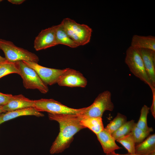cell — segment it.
<instances>
[{
    "label": "cell",
    "mask_w": 155,
    "mask_h": 155,
    "mask_svg": "<svg viewBox=\"0 0 155 155\" xmlns=\"http://www.w3.org/2000/svg\"><path fill=\"white\" fill-rule=\"evenodd\" d=\"M136 124L135 123L131 132L133 135L135 143L139 144L143 142L150 133L153 131V129L152 127L149 130H144L137 127Z\"/></svg>",
    "instance_id": "obj_24"
},
{
    "label": "cell",
    "mask_w": 155,
    "mask_h": 155,
    "mask_svg": "<svg viewBox=\"0 0 155 155\" xmlns=\"http://www.w3.org/2000/svg\"><path fill=\"white\" fill-rule=\"evenodd\" d=\"M80 114H53L48 113L49 119L57 122L59 132L51 146V154L62 152L68 148L73 136L81 130L85 128L80 123Z\"/></svg>",
    "instance_id": "obj_1"
},
{
    "label": "cell",
    "mask_w": 155,
    "mask_h": 155,
    "mask_svg": "<svg viewBox=\"0 0 155 155\" xmlns=\"http://www.w3.org/2000/svg\"><path fill=\"white\" fill-rule=\"evenodd\" d=\"M150 108L144 105L142 107L140 111V115L136 126L138 128L145 131H147L152 127H148L147 125V116L150 110Z\"/></svg>",
    "instance_id": "obj_23"
},
{
    "label": "cell",
    "mask_w": 155,
    "mask_h": 155,
    "mask_svg": "<svg viewBox=\"0 0 155 155\" xmlns=\"http://www.w3.org/2000/svg\"><path fill=\"white\" fill-rule=\"evenodd\" d=\"M2 1V0H0V2H1V1Z\"/></svg>",
    "instance_id": "obj_32"
},
{
    "label": "cell",
    "mask_w": 155,
    "mask_h": 155,
    "mask_svg": "<svg viewBox=\"0 0 155 155\" xmlns=\"http://www.w3.org/2000/svg\"><path fill=\"white\" fill-rule=\"evenodd\" d=\"M27 115L42 117L44 115L38 111L34 107H29L7 111L0 114V124L17 117Z\"/></svg>",
    "instance_id": "obj_13"
},
{
    "label": "cell",
    "mask_w": 155,
    "mask_h": 155,
    "mask_svg": "<svg viewBox=\"0 0 155 155\" xmlns=\"http://www.w3.org/2000/svg\"><path fill=\"white\" fill-rule=\"evenodd\" d=\"M116 140L127 150L129 154H135V142L131 132Z\"/></svg>",
    "instance_id": "obj_20"
},
{
    "label": "cell",
    "mask_w": 155,
    "mask_h": 155,
    "mask_svg": "<svg viewBox=\"0 0 155 155\" xmlns=\"http://www.w3.org/2000/svg\"><path fill=\"white\" fill-rule=\"evenodd\" d=\"M38 111L53 114H78L83 113L86 107L75 109L68 107L52 99L34 100V107Z\"/></svg>",
    "instance_id": "obj_6"
},
{
    "label": "cell",
    "mask_w": 155,
    "mask_h": 155,
    "mask_svg": "<svg viewBox=\"0 0 155 155\" xmlns=\"http://www.w3.org/2000/svg\"><path fill=\"white\" fill-rule=\"evenodd\" d=\"M155 151V134L150 135L135 146V154L144 155Z\"/></svg>",
    "instance_id": "obj_17"
},
{
    "label": "cell",
    "mask_w": 155,
    "mask_h": 155,
    "mask_svg": "<svg viewBox=\"0 0 155 155\" xmlns=\"http://www.w3.org/2000/svg\"><path fill=\"white\" fill-rule=\"evenodd\" d=\"M56 25L42 30L35 38L34 48L38 51L57 45L56 38Z\"/></svg>",
    "instance_id": "obj_10"
},
{
    "label": "cell",
    "mask_w": 155,
    "mask_h": 155,
    "mask_svg": "<svg viewBox=\"0 0 155 155\" xmlns=\"http://www.w3.org/2000/svg\"><path fill=\"white\" fill-rule=\"evenodd\" d=\"M125 62L135 76L148 85L152 91L155 89L148 76L143 60L137 49L131 46L128 47L126 51Z\"/></svg>",
    "instance_id": "obj_4"
},
{
    "label": "cell",
    "mask_w": 155,
    "mask_h": 155,
    "mask_svg": "<svg viewBox=\"0 0 155 155\" xmlns=\"http://www.w3.org/2000/svg\"><path fill=\"white\" fill-rule=\"evenodd\" d=\"M144 155H155V151Z\"/></svg>",
    "instance_id": "obj_31"
},
{
    "label": "cell",
    "mask_w": 155,
    "mask_h": 155,
    "mask_svg": "<svg viewBox=\"0 0 155 155\" xmlns=\"http://www.w3.org/2000/svg\"><path fill=\"white\" fill-rule=\"evenodd\" d=\"M24 0H8V1L13 4L18 5L24 2Z\"/></svg>",
    "instance_id": "obj_27"
},
{
    "label": "cell",
    "mask_w": 155,
    "mask_h": 155,
    "mask_svg": "<svg viewBox=\"0 0 155 155\" xmlns=\"http://www.w3.org/2000/svg\"><path fill=\"white\" fill-rule=\"evenodd\" d=\"M153 94V100L152 104L150 108L152 115L154 118H155V89L152 91Z\"/></svg>",
    "instance_id": "obj_26"
},
{
    "label": "cell",
    "mask_w": 155,
    "mask_h": 155,
    "mask_svg": "<svg viewBox=\"0 0 155 155\" xmlns=\"http://www.w3.org/2000/svg\"><path fill=\"white\" fill-rule=\"evenodd\" d=\"M11 94H4L0 92V105L6 104L12 96Z\"/></svg>",
    "instance_id": "obj_25"
},
{
    "label": "cell",
    "mask_w": 155,
    "mask_h": 155,
    "mask_svg": "<svg viewBox=\"0 0 155 155\" xmlns=\"http://www.w3.org/2000/svg\"><path fill=\"white\" fill-rule=\"evenodd\" d=\"M5 112L3 109L2 106L0 105V114Z\"/></svg>",
    "instance_id": "obj_30"
},
{
    "label": "cell",
    "mask_w": 155,
    "mask_h": 155,
    "mask_svg": "<svg viewBox=\"0 0 155 155\" xmlns=\"http://www.w3.org/2000/svg\"><path fill=\"white\" fill-rule=\"evenodd\" d=\"M19 75L23 80L24 87L26 89H37L43 94L49 91V88L36 72L23 61L16 62Z\"/></svg>",
    "instance_id": "obj_5"
},
{
    "label": "cell",
    "mask_w": 155,
    "mask_h": 155,
    "mask_svg": "<svg viewBox=\"0 0 155 155\" xmlns=\"http://www.w3.org/2000/svg\"><path fill=\"white\" fill-rule=\"evenodd\" d=\"M135 123L132 120L127 121L116 131L111 134L115 140L131 132Z\"/></svg>",
    "instance_id": "obj_22"
},
{
    "label": "cell",
    "mask_w": 155,
    "mask_h": 155,
    "mask_svg": "<svg viewBox=\"0 0 155 155\" xmlns=\"http://www.w3.org/2000/svg\"><path fill=\"white\" fill-rule=\"evenodd\" d=\"M60 24L66 33L78 46L90 42L92 30L87 25L78 23L69 18L64 19Z\"/></svg>",
    "instance_id": "obj_2"
},
{
    "label": "cell",
    "mask_w": 155,
    "mask_h": 155,
    "mask_svg": "<svg viewBox=\"0 0 155 155\" xmlns=\"http://www.w3.org/2000/svg\"><path fill=\"white\" fill-rule=\"evenodd\" d=\"M105 155H142L140 154H120L116 153L115 151H113L108 154H106Z\"/></svg>",
    "instance_id": "obj_28"
},
{
    "label": "cell",
    "mask_w": 155,
    "mask_h": 155,
    "mask_svg": "<svg viewBox=\"0 0 155 155\" xmlns=\"http://www.w3.org/2000/svg\"><path fill=\"white\" fill-rule=\"evenodd\" d=\"M57 84L60 86L85 88L87 85V81L78 71L66 68Z\"/></svg>",
    "instance_id": "obj_9"
},
{
    "label": "cell",
    "mask_w": 155,
    "mask_h": 155,
    "mask_svg": "<svg viewBox=\"0 0 155 155\" xmlns=\"http://www.w3.org/2000/svg\"><path fill=\"white\" fill-rule=\"evenodd\" d=\"M27 65L34 69L41 79L46 85H52L57 83L64 69L48 68L42 66L34 62L23 61Z\"/></svg>",
    "instance_id": "obj_8"
},
{
    "label": "cell",
    "mask_w": 155,
    "mask_h": 155,
    "mask_svg": "<svg viewBox=\"0 0 155 155\" xmlns=\"http://www.w3.org/2000/svg\"><path fill=\"white\" fill-rule=\"evenodd\" d=\"M80 114V115L81 125L85 128L89 129L96 135L104 128L102 117L84 116Z\"/></svg>",
    "instance_id": "obj_16"
},
{
    "label": "cell",
    "mask_w": 155,
    "mask_h": 155,
    "mask_svg": "<svg viewBox=\"0 0 155 155\" xmlns=\"http://www.w3.org/2000/svg\"><path fill=\"white\" fill-rule=\"evenodd\" d=\"M3 110L6 112L14 110L34 107V100L28 98L22 94L13 95L9 102L2 106Z\"/></svg>",
    "instance_id": "obj_12"
},
{
    "label": "cell",
    "mask_w": 155,
    "mask_h": 155,
    "mask_svg": "<svg viewBox=\"0 0 155 155\" xmlns=\"http://www.w3.org/2000/svg\"><path fill=\"white\" fill-rule=\"evenodd\" d=\"M130 46L136 49L155 51V37L151 35L144 36L134 35L132 37Z\"/></svg>",
    "instance_id": "obj_15"
},
{
    "label": "cell",
    "mask_w": 155,
    "mask_h": 155,
    "mask_svg": "<svg viewBox=\"0 0 155 155\" xmlns=\"http://www.w3.org/2000/svg\"><path fill=\"white\" fill-rule=\"evenodd\" d=\"M12 73L19 74L20 72L16 62H9L6 61L0 63V78Z\"/></svg>",
    "instance_id": "obj_21"
},
{
    "label": "cell",
    "mask_w": 155,
    "mask_h": 155,
    "mask_svg": "<svg viewBox=\"0 0 155 155\" xmlns=\"http://www.w3.org/2000/svg\"><path fill=\"white\" fill-rule=\"evenodd\" d=\"M0 49L4 52L6 61L9 62L25 61L38 63L39 61L36 54L16 46L9 40L0 39Z\"/></svg>",
    "instance_id": "obj_3"
},
{
    "label": "cell",
    "mask_w": 155,
    "mask_h": 155,
    "mask_svg": "<svg viewBox=\"0 0 155 155\" xmlns=\"http://www.w3.org/2000/svg\"><path fill=\"white\" fill-rule=\"evenodd\" d=\"M111 94L109 91H105L100 93L93 103L86 107L85 111L80 115L84 116L102 117L106 111H112L114 105L111 100Z\"/></svg>",
    "instance_id": "obj_7"
},
{
    "label": "cell",
    "mask_w": 155,
    "mask_h": 155,
    "mask_svg": "<svg viewBox=\"0 0 155 155\" xmlns=\"http://www.w3.org/2000/svg\"><path fill=\"white\" fill-rule=\"evenodd\" d=\"M137 49L143 60L148 76L155 87V51L149 49Z\"/></svg>",
    "instance_id": "obj_11"
},
{
    "label": "cell",
    "mask_w": 155,
    "mask_h": 155,
    "mask_svg": "<svg viewBox=\"0 0 155 155\" xmlns=\"http://www.w3.org/2000/svg\"><path fill=\"white\" fill-rule=\"evenodd\" d=\"M56 38L57 45L62 44L72 48L78 46L66 33L60 24L56 25Z\"/></svg>",
    "instance_id": "obj_18"
},
{
    "label": "cell",
    "mask_w": 155,
    "mask_h": 155,
    "mask_svg": "<svg viewBox=\"0 0 155 155\" xmlns=\"http://www.w3.org/2000/svg\"><path fill=\"white\" fill-rule=\"evenodd\" d=\"M96 135L102 146L104 152L106 154L121 148L117 144L115 140L111 134L105 128Z\"/></svg>",
    "instance_id": "obj_14"
},
{
    "label": "cell",
    "mask_w": 155,
    "mask_h": 155,
    "mask_svg": "<svg viewBox=\"0 0 155 155\" xmlns=\"http://www.w3.org/2000/svg\"><path fill=\"white\" fill-rule=\"evenodd\" d=\"M127 121V117L118 113L113 119L110 121L104 128L110 133L112 134Z\"/></svg>",
    "instance_id": "obj_19"
},
{
    "label": "cell",
    "mask_w": 155,
    "mask_h": 155,
    "mask_svg": "<svg viewBox=\"0 0 155 155\" xmlns=\"http://www.w3.org/2000/svg\"><path fill=\"white\" fill-rule=\"evenodd\" d=\"M6 61L5 58L0 55V63L5 62Z\"/></svg>",
    "instance_id": "obj_29"
}]
</instances>
